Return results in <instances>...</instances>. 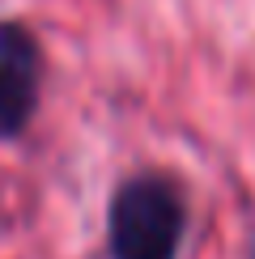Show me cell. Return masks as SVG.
Wrapping results in <instances>:
<instances>
[{"label": "cell", "mask_w": 255, "mask_h": 259, "mask_svg": "<svg viewBox=\"0 0 255 259\" xmlns=\"http://www.w3.org/2000/svg\"><path fill=\"white\" fill-rule=\"evenodd\" d=\"M47 56L21 17H0V145L17 140L38 115Z\"/></svg>", "instance_id": "7a4b0ae2"}, {"label": "cell", "mask_w": 255, "mask_h": 259, "mask_svg": "<svg viewBox=\"0 0 255 259\" xmlns=\"http://www.w3.org/2000/svg\"><path fill=\"white\" fill-rule=\"evenodd\" d=\"M187 191L166 170H132L115 183L106 204L111 259H179L187 238Z\"/></svg>", "instance_id": "6da1fadb"}, {"label": "cell", "mask_w": 255, "mask_h": 259, "mask_svg": "<svg viewBox=\"0 0 255 259\" xmlns=\"http://www.w3.org/2000/svg\"><path fill=\"white\" fill-rule=\"evenodd\" d=\"M251 259H255V246H251Z\"/></svg>", "instance_id": "3957f363"}]
</instances>
